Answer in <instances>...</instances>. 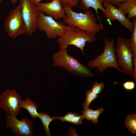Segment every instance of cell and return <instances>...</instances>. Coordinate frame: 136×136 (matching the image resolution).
I'll return each instance as SVG.
<instances>
[{
    "mask_svg": "<svg viewBox=\"0 0 136 136\" xmlns=\"http://www.w3.org/2000/svg\"><path fill=\"white\" fill-rule=\"evenodd\" d=\"M63 6L66 16L62 19V21L67 25L76 27L95 35L104 29L103 26L97 23L96 17L91 10H85L84 13L81 12L77 13L71 7Z\"/></svg>",
    "mask_w": 136,
    "mask_h": 136,
    "instance_id": "obj_1",
    "label": "cell"
},
{
    "mask_svg": "<svg viewBox=\"0 0 136 136\" xmlns=\"http://www.w3.org/2000/svg\"><path fill=\"white\" fill-rule=\"evenodd\" d=\"M52 59L54 66L62 67L74 76L84 78L94 76L89 67L84 65L67 53V48L60 49L54 53Z\"/></svg>",
    "mask_w": 136,
    "mask_h": 136,
    "instance_id": "obj_2",
    "label": "cell"
},
{
    "mask_svg": "<svg viewBox=\"0 0 136 136\" xmlns=\"http://www.w3.org/2000/svg\"><path fill=\"white\" fill-rule=\"evenodd\" d=\"M96 40V37L93 34L76 27L67 25L63 35L58 38L57 42L60 49L67 48L69 45H73L80 49L85 55L84 48L86 42L93 43Z\"/></svg>",
    "mask_w": 136,
    "mask_h": 136,
    "instance_id": "obj_3",
    "label": "cell"
},
{
    "mask_svg": "<svg viewBox=\"0 0 136 136\" xmlns=\"http://www.w3.org/2000/svg\"><path fill=\"white\" fill-rule=\"evenodd\" d=\"M103 41L105 44L104 52L100 55L96 56L94 59L88 62V66L91 69L96 68V71L100 74H102L109 67L115 68L123 73L122 70L119 67L114 51V39L112 38L109 40L107 37Z\"/></svg>",
    "mask_w": 136,
    "mask_h": 136,
    "instance_id": "obj_4",
    "label": "cell"
},
{
    "mask_svg": "<svg viewBox=\"0 0 136 136\" xmlns=\"http://www.w3.org/2000/svg\"><path fill=\"white\" fill-rule=\"evenodd\" d=\"M114 49L118 65L122 68L123 73L132 77L134 58L130 39L118 37Z\"/></svg>",
    "mask_w": 136,
    "mask_h": 136,
    "instance_id": "obj_5",
    "label": "cell"
},
{
    "mask_svg": "<svg viewBox=\"0 0 136 136\" xmlns=\"http://www.w3.org/2000/svg\"><path fill=\"white\" fill-rule=\"evenodd\" d=\"M67 26L63 22L56 21L50 16L38 12L37 29L41 31H44L48 39H56L62 36Z\"/></svg>",
    "mask_w": 136,
    "mask_h": 136,
    "instance_id": "obj_6",
    "label": "cell"
},
{
    "mask_svg": "<svg viewBox=\"0 0 136 136\" xmlns=\"http://www.w3.org/2000/svg\"><path fill=\"white\" fill-rule=\"evenodd\" d=\"M4 26L8 36L15 38L25 33V27L20 4L11 11L5 21Z\"/></svg>",
    "mask_w": 136,
    "mask_h": 136,
    "instance_id": "obj_7",
    "label": "cell"
},
{
    "mask_svg": "<svg viewBox=\"0 0 136 136\" xmlns=\"http://www.w3.org/2000/svg\"><path fill=\"white\" fill-rule=\"evenodd\" d=\"M21 95L15 90L7 89L0 95V108L6 114L16 116L21 111Z\"/></svg>",
    "mask_w": 136,
    "mask_h": 136,
    "instance_id": "obj_8",
    "label": "cell"
},
{
    "mask_svg": "<svg viewBox=\"0 0 136 136\" xmlns=\"http://www.w3.org/2000/svg\"><path fill=\"white\" fill-rule=\"evenodd\" d=\"M22 17L25 27V33L29 36L36 31L38 11L37 5L29 0H19Z\"/></svg>",
    "mask_w": 136,
    "mask_h": 136,
    "instance_id": "obj_9",
    "label": "cell"
},
{
    "mask_svg": "<svg viewBox=\"0 0 136 136\" xmlns=\"http://www.w3.org/2000/svg\"><path fill=\"white\" fill-rule=\"evenodd\" d=\"M6 126L11 128L16 135L20 136H31L34 132L33 123L26 117L19 120L16 116L6 115Z\"/></svg>",
    "mask_w": 136,
    "mask_h": 136,
    "instance_id": "obj_10",
    "label": "cell"
},
{
    "mask_svg": "<svg viewBox=\"0 0 136 136\" xmlns=\"http://www.w3.org/2000/svg\"><path fill=\"white\" fill-rule=\"evenodd\" d=\"M103 4L105 10L104 15L108 21L116 20L129 31L133 30V23L126 17V15L118 8L109 3L103 2Z\"/></svg>",
    "mask_w": 136,
    "mask_h": 136,
    "instance_id": "obj_11",
    "label": "cell"
},
{
    "mask_svg": "<svg viewBox=\"0 0 136 136\" xmlns=\"http://www.w3.org/2000/svg\"><path fill=\"white\" fill-rule=\"evenodd\" d=\"M38 12L45 13L55 20L66 17L64 8L60 0H52L46 3L40 2L37 5Z\"/></svg>",
    "mask_w": 136,
    "mask_h": 136,
    "instance_id": "obj_12",
    "label": "cell"
},
{
    "mask_svg": "<svg viewBox=\"0 0 136 136\" xmlns=\"http://www.w3.org/2000/svg\"><path fill=\"white\" fill-rule=\"evenodd\" d=\"M116 7L125 15L128 14V20L136 17V0H125Z\"/></svg>",
    "mask_w": 136,
    "mask_h": 136,
    "instance_id": "obj_13",
    "label": "cell"
},
{
    "mask_svg": "<svg viewBox=\"0 0 136 136\" xmlns=\"http://www.w3.org/2000/svg\"><path fill=\"white\" fill-rule=\"evenodd\" d=\"M79 1L80 7L82 10L85 11L88 9L90 7L94 9L99 21L100 24L103 26L99 17L98 10H100L104 14L105 13V10L103 4V0H79Z\"/></svg>",
    "mask_w": 136,
    "mask_h": 136,
    "instance_id": "obj_14",
    "label": "cell"
},
{
    "mask_svg": "<svg viewBox=\"0 0 136 136\" xmlns=\"http://www.w3.org/2000/svg\"><path fill=\"white\" fill-rule=\"evenodd\" d=\"M20 107L26 109L33 119H35L38 117V113L37 109L38 106L36 103L29 98H27L25 100H22Z\"/></svg>",
    "mask_w": 136,
    "mask_h": 136,
    "instance_id": "obj_15",
    "label": "cell"
},
{
    "mask_svg": "<svg viewBox=\"0 0 136 136\" xmlns=\"http://www.w3.org/2000/svg\"><path fill=\"white\" fill-rule=\"evenodd\" d=\"M57 116L51 117L47 113H38V117L39 118L42 123L43 129L45 130L47 136H51V132L49 129V125L52 121L57 119Z\"/></svg>",
    "mask_w": 136,
    "mask_h": 136,
    "instance_id": "obj_16",
    "label": "cell"
},
{
    "mask_svg": "<svg viewBox=\"0 0 136 136\" xmlns=\"http://www.w3.org/2000/svg\"><path fill=\"white\" fill-rule=\"evenodd\" d=\"M133 28L131 32V34L130 39L131 46L134 58L133 66L136 68V17H134L133 21Z\"/></svg>",
    "mask_w": 136,
    "mask_h": 136,
    "instance_id": "obj_17",
    "label": "cell"
},
{
    "mask_svg": "<svg viewBox=\"0 0 136 136\" xmlns=\"http://www.w3.org/2000/svg\"><path fill=\"white\" fill-rule=\"evenodd\" d=\"M125 124L129 131L131 133H136V114H129L126 117Z\"/></svg>",
    "mask_w": 136,
    "mask_h": 136,
    "instance_id": "obj_18",
    "label": "cell"
},
{
    "mask_svg": "<svg viewBox=\"0 0 136 136\" xmlns=\"http://www.w3.org/2000/svg\"><path fill=\"white\" fill-rule=\"evenodd\" d=\"M85 95V101L82 104V106L84 109L89 108L90 103L97 97L98 95L94 93L91 90H89L86 92Z\"/></svg>",
    "mask_w": 136,
    "mask_h": 136,
    "instance_id": "obj_19",
    "label": "cell"
},
{
    "mask_svg": "<svg viewBox=\"0 0 136 136\" xmlns=\"http://www.w3.org/2000/svg\"><path fill=\"white\" fill-rule=\"evenodd\" d=\"M104 87V84L103 82L99 83L96 82L92 84L91 90L95 94L98 95L103 91Z\"/></svg>",
    "mask_w": 136,
    "mask_h": 136,
    "instance_id": "obj_20",
    "label": "cell"
},
{
    "mask_svg": "<svg viewBox=\"0 0 136 136\" xmlns=\"http://www.w3.org/2000/svg\"><path fill=\"white\" fill-rule=\"evenodd\" d=\"M104 110L101 107L96 110H94L93 113L92 121V122L96 124L98 122V119L100 114L104 111Z\"/></svg>",
    "mask_w": 136,
    "mask_h": 136,
    "instance_id": "obj_21",
    "label": "cell"
},
{
    "mask_svg": "<svg viewBox=\"0 0 136 136\" xmlns=\"http://www.w3.org/2000/svg\"><path fill=\"white\" fill-rule=\"evenodd\" d=\"M77 114L72 112H69L64 116L57 117L58 119L63 122L66 121L70 122V120Z\"/></svg>",
    "mask_w": 136,
    "mask_h": 136,
    "instance_id": "obj_22",
    "label": "cell"
},
{
    "mask_svg": "<svg viewBox=\"0 0 136 136\" xmlns=\"http://www.w3.org/2000/svg\"><path fill=\"white\" fill-rule=\"evenodd\" d=\"M94 110L89 108L84 109L82 112V115L84 119L92 121L93 113Z\"/></svg>",
    "mask_w": 136,
    "mask_h": 136,
    "instance_id": "obj_23",
    "label": "cell"
},
{
    "mask_svg": "<svg viewBox=\"0 0 136 136\" xmlns=\"http://www.w3.org/2000/svg\"><path fill=\"white\" fill-rule=\"evenodd\" d=\"M62 5H65L72 7L77 5L79 0H60Z\"/></svg>",
    "mask_w": 136,
    "mask_h": 136,
    "instance_id": "obj_24",
    "label": "cell"
},
{
    "mask_svg": "<svg viewBox=\"0 0 136 136\" xmlns=\"http://www.w3.org/2000/svg\"><path fill=\"white\" fill-rule=\"evenodd\" d=\"M84 119L82 115H80L77 114L70 120V122L75 125H77L81 124L83 120Z\"/></svg>",
    "mask_w": 136,
    "mask_h": 136,
    "instance_id": "obj_25",
    "label": "cell"
},
{
    "mask_svg": "<svg viewBox=\"0 0 136 136\" xmlns=\"http://www.w3.org/2000/svg\"><path fill=\"white\" fill-rule=\"evenodd\" d=\"M123 88L126 90H131L135 88V84L132 81H128L125 82L123 84Z\"/></svg>",
    "mask_w": 136,
    "mask_h": 136,
    "instance_id": "obj_26",
    "label": "cell"
},
{
    "mask_svg": "<svg viewBox=\"0 0 136 136\" xmlns=\"http://www.w3.org/2000/svg\"><path fill=\"white\" fill-rule=\"evenodd\" d=\"M125 0H103V2L111 4L116 6L118 4Z\"/></svg>",
    "mask_w": 136,
    "mask_h": 136,
    "instance_id": "obj_27",
    "label": "cell"
},
{
    "mask_svg": "<svg viewBox=\"0 0 136 136\" xmlns=\"http://www.w3.org/2000/svg\"><path fill=\"white\" fill-rule=\"evenodd\" d=\"M42 0H29L31 3L37 5Z\"/></svg>",
    "mask_w": 136,
    "mask_h": 136,
    "instance_id": "obj_28",
    "label": "cell"
},
{
    "mask_svg": "<svg viewBox=\"0 0 136 136\" xmlns=\"http://www.w3.org/2000/svg\"><path fill=\"white\" fill-rule=\"evenodd\" d=\"M11 1L12 3L15 4L17 3V0H11Z\"/></svg>",
    "mask_w": 136,
    "mask_h": 136,
    "instance_id": "obj_29",
    "label": "cell"
}]
</instances>
